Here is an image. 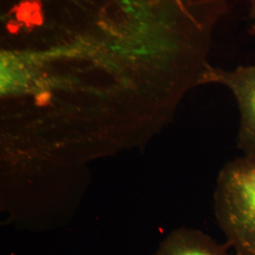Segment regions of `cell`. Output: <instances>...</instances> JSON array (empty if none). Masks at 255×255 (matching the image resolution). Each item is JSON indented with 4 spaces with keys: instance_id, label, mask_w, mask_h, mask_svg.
Segmentation results:
<instances>
[{
    "instance_id": "1",
    "label": "cell",
    "mask_w": 255,
    "mask_h": 255,
    "mask_svg": "<svg viewBox=\"0 0 255 255\" xmlns=\"http://www.w3.org/2000/svg\"><path fill=\"white\" fill-rule=\"evenodd\" d=\"M214 207L227 245L236 255H255V160L241 157L220 170Z\"/></svg>"
},
{
    "instance_id": "2",
    "label": "cell",
    "mask_w": 255,
    "mask_h": 255,
    "mask_svg": "<svg viewBox=\"0 0 255 255\" xmlns=\"http://www.w3.org/2000/svg\"><path fill=\"white\" fill-rule=\"evenodd\" d=\"M205 83L226 87L239 111L237 145L245 157L255 160V64L227 70L212 66Z\"/></svg>"
},
{
    "instance_id": "3",
    "label": "cell",
    "mask_w": 255,
    "mask_h": 255,
    "mask_svg": "<svg viewBox=\"0 0 255 255\" xmlns=\"http://www.w3.org/2000/svg\"><path fill=\"white\" fill-rule=\"evenodd\" d=\"M230 247L195 229H177L160 244L154 255H236Z\"/></svg>"
},
{
    "instance_id": "4",
    "label": "cell",
    "mask_w": 255,
    "mask_h": 255,
    "mask_svg": "<svg viewBox=\"0 0 255 255\" xmlns=\"http://www.w3.org/2000/svg\"><path fill=\"white\" fill-rule=\"evenodd\" d=\"M246 2L249 9V16L255 23V0H246Z\"/></svg>"
}]
</instances>
